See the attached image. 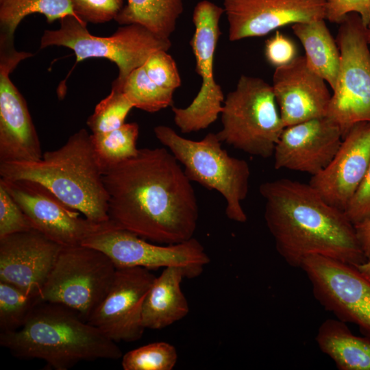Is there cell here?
Segmentation results:
<instances>
[{
	"mask_svg": "<svg viewBox=\"0 0 370 370\" xmlns=\"http://www.w3.org/2000/svg\"><path fill=\"white\" fill-rule=\"evenodd\" d=\"M342 139L339 127L326 116L286 127L274 151V168L315 175L330 163Z\"/></svg>",
	"mask_w": 370,
	"mask_h": 370,
	"instance_id": "e0dca14e",
	"label": "cell"
},
{
	"mask_svg": "<svg viewBox=\"0 0 370 370\" xmlns=\"http://www.w3.org/2000/svg\"><path fill=\"white\" fill-rule=\"evenodd\" d=\"M36 13L44 15L48 23L68 15L77 16L70 0H0V35L14 39L21 21Z\"/></svg>",
	"mask_w": 370,
	"mask_h": 370,
	"instance_id": "d4e9b609",
	"label": "cell"
},
{
	"mask_svg": "<svg viewBox=\"0 0 370 370\" xmlns=\"http://www.w3.org/2000/svg\"><path fill=\"white\" fill-rule=\"evenodd\" d=\"M300 268L315 299L338 320L358 326L370 337V280L354 265L328 257L306 256Z\"/></svg>",
	"mask_w": 370,
	"mask_h": 370,
	"instance_id": "7c38bea8",
	"label": "cell"
},
{
	"mask_svg": "<svg viewBox=\"0 0 370 370\" xmlns=\"http://www.w3.org/2000/svg\"><path fill=\"white\" fill-rule=\"evenodd\" d=\"M0 345L14 357L41 359L54 370L81 362L117 360L116 343L64 305L43 301L18 330L0 333Z\"/></svg>",
	"mask_w": 370,
	"mask_h": 370,
	"instance_id": "3957f363",
	"label": "cell"
},
{
	"mask_svg": "<svg viewBox=\"0 0 370 370\" xmlns=\"http://www.w3.org/2000/svg\"><path fill=\"white\" fill-rule=\"evenodd\" d=\"M75 14L85 23H103L115 20L125 0H70Z\"/></svg>",
	"mask_w": 370,
	"mask_h": 370,
	"instance_id": "d6a6232c",
	"label": "cell"
},
{
	"mask_svg": "<svg viewBox=\"0 0 370 370\" xmlns=\"http://www.w3.org/2000/svg\"><path fill=\"white\" fill-rule=\"evenodd\" d=\"M0 184L26 214L34 228L62 247L82 245L92 235L117 227L110 220L97 223L81 217L79 212L38 182L1 178Z\"/></svg>",
	"mask_w": 370,
	"mask_h": 370,
	"instance_id": "4fadbf2b",
	"label": "cell"
},
{
	"mask_svg": "<svg viewBox=\"0 0 370 370\" xmlns=\"http://www.w3.org/2000/svg\"><path fill=\"white\" fill-rule=\"evenodd\" d=\"M344 212L354 225L370 219V165Z\"/></svg>",
	"mask_w": 370,
	"mask_h": 370,
	"instance_id": "d590c367",
	"label": "cell"
},
{
	"mask_svg": "<svg viewBox=\"0 0 370 370\" xmlns=\"http://www.w3.org/2000/svg\"><path fill=\"white\" fill-rule=\"evenodd\" d=\"M264 220L278 254L300 268L312 254L354 266L367 260L354 225L344 211L328 204L309 184L280 178L260 184Z\"/></svg>",
	"mask_w": 370,
	"mask_h": 370,
	"instance_id": "7a4b0ae2",
	"label": "cell"
},
{
	"mask_svg": "<svg viewBox=\"0 0 370 370\" xmlns=\"http://www.w3.org/2000/svg\"><path fill=\"white\" fill-rule=\"evenodd\" d=\"M43 301L40 293H29L15 285L0 281L1 332L21 328L36 307Z\"/></svg>",
	"mask_w": 370,
	"mask_h": 370,
	"instance_id": "4316f807",
	"label": "cell"
},
{
	"mask_svg": "<svg viewBox=\"0 0 370 370\" xmlns=\"http://www.w3.org/2000/svg\"><path fill=\"white\" fill-rule=\"evenodd\" d=\"M277 105L271 84L241 75L224 99L218 138L246 153L271 157L284 129Z\"/></svg>",
	"mask_w": 370,
	"mask_h": 370,
	"instance_id": "8992f818",
	"label": "cell"
},
{
	"mask_svg": "<svg viewBox=\"0 0 370 370\" xmlns=\"http://www.w3.org/2000/svg\"><path fill=\"white\" fill-rule=\"evenodd\" d=\"M138 134L139 126L136 123H125L112 131L90 134L95 152L103 171L138 154L139 149L136 147V142Z\"/></svg>",
	"mask_w": 370,
	"mask_h": 370,
	"instance_id": "484cf974",
	"label": "cell"
},
{
	"mask_svg": "<svg viewBox=\"0 0 370 370\" xmlns=\"http://www.w3.org/2000/svg\"><path fill=\"white\" fill-rule=\"evenodd\" d=\"M116 270L97 249L62 247L42 289V299L73 309L87 321L108 293Z\"/></svg>",
	"mask_w": 370,
	"mask_h": 370,
	"instance_id": "ba28073f",
	"label": "cell"
},
{
	"mask_svg": "<svg viewBox=\"0 0 370 370\" xmlns=\"http://www.w3.org/2000/svg\"><path fill=\"white\" fill-rule=\"evenodd\" d=\"M33 229L34 226L28 217L0 184V238Z\"/></svg>",
	"mask_w": 370,
	"mask_h": 370,
	"instance_id": "1f68e13d",
	"label": "cell"
},
{
	"mask_svg": "<svg viewBox=\"0 0 370 370\" xmlns=\"http://www.w3.org/2000/svg\"><path fill=\"white\" fill-rule=\"evenodd\" d=\"M366 37H367L368 43L370 45V22L366 27Z\"/></svg>",
	"mask_w": 370,
	"mask_h": 370,
	"instance_id": "f35d334b",
	"label": "cell"
},
{
	"mask_svg": "<svg viewBox=\"0 0 370 370\" xmlns=\"http://www.w3.org/2000/svg\"><path fill=\"white\" fill-rule=\"evenodd\" d=\"M228 38L263 36L283 26L325 19V0H223Z\"/></svg>",
	"mask_w": 370,
	"mask_h": 370,
	"instance_id": "2e32d148",
	"label": "cell"
},
{
	"mask_svg": "<svg viewBox=\"0 0 370 370\" xmlns=\"http://www.w3.org/2000/svg\"><path fill=\"white\" fill-rule=\"evenodd\" d=\"M82 245L103 251L116 268L140 267L151 270L177 267L188 279L200 275L210 262L204 246L194 237L162 246L118 227L95 234Z\"/></svg>",
	"mask_w": 370,
	"mask_h": 370,
	"instance_id": "8fae6325",
	"label": "cell"
},
{
	"mask_svg": "<svg viewBox=\"0 0 370 370\" xmlns=\"http://www.w3.org/2000/svg\"><path fill=\"white\" fill-rule=\"evenodd\" d=\"M155 278L146 268H116L108 293L87 321L116 343L139 340L145 330L144 301Z\"/></svg>",
	"mask_w": 370,
	"mask_h": 370,
	"instance_id": "9a60e30c",
	"label": "cell"
},
{
	"mask_svg": "<svg viewBox=\"0 0 370 370\" xmlns=\"http://www.w3.org/2000/svg\"><path fill=\"white\" fill-rule=\"evenodd\" d=\"M315 340L339 370H370V337L354 335L346 323L326 319L319 328Z\"/></svg>",
	"mask_w": 370,
	"mask_h": 370,
	"instance_id": "7402d4cb",
	"label": "cell"
},
{
	"mask_svg": "<svg viewBox=\"0 0 370 370\" xmlns=\"http://www.w3.org/2000/svg\"><path fill=\"white\" fill-rule=\"evenodd\" d=\"M354 226L359 243L368 260L370 258V219Z\"/></svg>",
	"mask_w": 370,
	"mask_h": 370,
	"instance_id": "8d00e7d4",
	"label": "cell"
},
{
	"mask_svg": "<svg viewBox=\"0 0 370 370\" xmlns=\"http://www.w3.org/2000/svg\"><path fill=\"white\" fill-rule=\"evenodd\" d=\"M61 248L36 229L1 238L0 281L42 295Z\"/></svg>",
	"mask_w": 370,
	"mask_h": 370,
	"instance_id": "d6986e66",
	"label": "cell"
},
{
	"mask_svg": "<svg viewBox=\"0 0 370 370\" xmlns=\"http://www.w3.org/2000/svg\"><path fill=\"white\" fill-rule=\"evenodd\" d=\"M103 173L85 129L72 134L60 148L43 153L39 160L0 163L1 178L38 182L97 223L110 221Z\"/></svg>",
	"mask_w": 370,
	"mask_h": 370,
	"instance_id": "277c9868",
	"label": "cell"
},
{
	"mask_svg": "<svg viewBox=\"0 0 370 370\" xmlns=\"http://www.w3.org/2000/svg\"><path fill=\"white\" fill-rule=\"evenodd\" d=\"M360 272L370 280V258L359 265L355 266Z\"/></svg>",
	"mask_w": 370,
	"mask_h": 370,
	"instance_id": "74e56055",
	"label": "cell"
},
{
	"mask_svg": "<svg viewBox=\"0 0 370 370\" xmlns=\"http://www.w3.org/2000/svg\"><path fill=\"white\" fill-rule=\"evenodd\" d=\"M60 27L45 30L40 39V49L50 46L65 47L73 51L76 62L92 58H106L116 64L117 78L112 85L122 88L128 75L143 66L155 51H168L170 38H162L142 25H124L110 36L91 34L86 23L76 16L60 19Z\"/></svg>",
	"mask_w": 370,
	"mask_h": 370,
	"instance_id": "52a82bcc",
	"label": "cell"
},
{
	"mask_svg": "<svg viewBox=\"0 0 370 370\" xmlns=\"http://www.w3.org/2000/svg\"><path fill=\"white\" fill-rule=\"evenodd\" d=\"M370 165V122L354 124L330 163L309 184L330 205L345 211Z\"/></svg>",
	"mask_w": 370,
	"mask_h": 370,
	"instance_id": "ac0fdd59",
	"label": "cell"
},
{
	"mask_svg": "<svg viewBox=\"0 0 370 370\" xmlns=\"http://www.w3.org/2000/svg\"><path fill=\"white\" fill-rule=\"evenodd\" d=\"M264 56L268 63L273 66H282L297 56V47L291 38L276 31L265 42Z\"/></svg>",
	"mask_w": 370,
	"mask_h": 370,
	"instance_id": "836d02e7",
	"label": "cell"
},
{
	"mask_svg": "<svg viewBox=\"0 0 370 370\" xmlns=\"http://www.w3.org/2000/svg\"><path fill=\"white\" fill-rule=\"evenodd\" d=\"M184 10L183 0H127L115 21L137 23L162 38H169Z\"/></svg>",
	"mask_w": 370,
	"mask_h": 370,
	"instance_id": "cb8c5ba5",
	"label": "cell"
},
{
	"mask_svg": "<svg viewBox=\"0 0 370 370\" xmlns=\"http://www.w3.org/2000/svg\"><path fill=\"white\" fill-rule=\"evenodd\" d=\"M32 56L16 51L14 40L0 38V163L37 161L43 155L26 101L10 77Z\"/></svg>",
	"mask_w": 370,
	"mask_h": 370,
	"instance_id": "5bb4252c",
	"label": "cell"
},
{
	"mask_svg": "<svg viewBox=\"0 0 370 370\" xmlns=\"http://www.w3.org/2000/svg\"><path fill=\"white\" fill-rule=\"evenodd\" d=\"M133 108L122 88L112 85L110 93L95 106L87 120V125L92 134L112 131L125 123L126 116Z\"/></svg>",
	"mask_w": 370,
	"mask_h": 370,
	"instance_id": "f1b7e54d",
	"label": "cell"
},
{
	"mask_svg": "<svg viewBox=\"0 0 370 370\" xmlns=\"http://www.w3.org/2000/svg\"><path fill=\"white\" fill-rule=\"evenodd\" d=\"M291 28L303 45L308 66L333 90L338 75L341 54L325 19L295 23Z\"/></svg>",
	"mask_w": 370,
	"mask_h": 370,
	"instance_id": "603a6c76",
	"label": "cell"
},
{
	"mask_svg": "<svg viewBox=\"0 0 370 370\" xmlns=\"http://www.w3.org/2000/svg\"><path fill=\"white\" fill-rule=\"evenodd\" d=\"M167 52L164 50L153 52L143 66L156 84L175 92L181 86V77L174 59Z\"/></svg>",
	"mask_w": 370,
	"mask_h": 370,
	"instance_id": "4dcf8cb0",
	"label": "cell"
},
{
	"mask_svg": "<svg viewBox=\"0 0 370 370\" xmlns=\"http://www.w3.org/2000/svg\"><path fill=\"white\" fill-rule=\"evenodd\" d=\"M223 8L208 0L197 3L193 13L195 32L190 45L195 56V71L201 78L199 91L184 108L172 106L173 121L182 133L208 127L221 114L224 101L221 87L213 72L214 53L221 34L219 21Z\"/></svg>",
	"mask_w": 370,
	"mask_h": 370,
	"instance_id": "30bf717a",
	"label": "cell"
},
{
	"mask_svg": "<svg viewBox=\"0 0 370 370\" xmlns=\"http://www.w3.org/2000/svg\"><path fill=\"white\" fill-rule=\"evenodd\" d=\"M108 216L119 228L166 245L193 237L199 219L195 190L180 163L166 147L138 154L103 173Z\"/></svg>",
	"mask_w": 370,
	"mask_h": 370,
	"instance_id": "6da1fadb",
	"label": "cell"
},
{
	"mask_svg": "<svg viewBox=\"0 0 370 370\" xmlns=\"http://www.w3.org/2000/svg\"><path fill=\"white\" fill-rule=\"evenodd\" d=\"M359 14L365 27L370 22V0H325V19L339 24L349 13Z\"/></svg>",
	"mask_w": 370,
	"mask_h": 370,
	"instance_id": "e575fe53",
	"label": "cell"
},
{
	"mask_svg": "<svg viewBox=\"0 0 370 370\" xmlns=\"http://www.w3.org/2000/svg\"><path fill=\"white\" fill-rule=\"evenodd\" d=\"M336 40L340 68L326 116L343 138L354 124L370 122V49L359 14L349 13L343 18Z\"/></svg>",
	"mask_w": 370,
	"mask_h": 370,
	"instance_id": "9c48e42d",
	"label": "cell"
},
{
	"mask_svg": "<svg viewBox=\"0 0 370 370\" xmlns=\"http://www.w3.org/2000/svg\"><path fill=\"white\" fill-rule=\"evenodd\" d=\"M325 82L304 56L275 68L271 86L284 127L326 116L332 95Z\"/></svg>",
	"mask_w": 370,
	"mask_h": 370,
	"instance_id": "ffe728a7",
	"label": "cell"
},
{
	"mask_svg": "<svg viewBox=\"0 0 370 370\" xmlns=\"http://www.w3.org/2000/svg\"><path fill=\"white\" fill-rule=\"evenodd\" d=\"M122 90L134 108L156 112L173 105L174 91L152 81L143 66L134 69L124 82Z\"/></svg>",
	"mask_w": 370,
	"mask_h": 370,
	"instance_id": "83f0119b",
	"label": "cell"
},
{
	"mask_svg": "<svg viewBox=\"0 0 370 370\" xmlns=\"http://www.w3.org/2000/svg\"><path fill=\"white\" fill-rule=\"evenodd\" d=\"M183 278L184 272L177 267L164 268L156 277L143 307L145 329L165 328L188 314L189 306L181 288Z\"/></svg>",
	"mask_w": 370,
	"mask_h": 370,
	"instance_id": "44dd1931",
	"label": "cell"
},
{
	"mask_svg": "<svg viewBox=\"0 0 370 370\" xmlns=\"http://www.w3.org/2000/svg\"><path fill=\"white\" fill-rule=\"evenodd\" d=\"M177 360L175 347L166 342L145 345L122 356L124 370H172Z\"/></svg>",
	"mask_w": 370,
	"mask_h": 370,
	"instance_id": "f546056e",
	"label": "cell"
},
{
	"mask_svg": "<svg viewBox=\"0 0 370 370\" xmlns=\"http://www.w3.org/2000/svg\"><path fill=\"white\" fill-rule=\"evenodd\" d=\"M157 139L175 156L190 181L218 191L225 199L227 217L245 223L247 217L241 202L249 191L250 168L247 161L232 157L222 148L217 134L208 133L200 140L180 136L166 125L154 127Z\"/></svg>",
	"mask_w": 370,
	"mask_h": 370,
	"instance_id": "5b68a950",
	"label": "cell"
}]
</instances>
